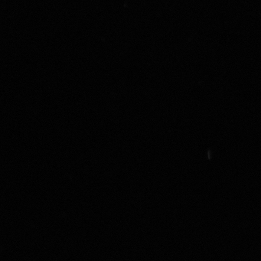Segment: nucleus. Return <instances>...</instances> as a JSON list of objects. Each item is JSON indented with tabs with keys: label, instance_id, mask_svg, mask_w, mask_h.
Segmentation results:
<instances>
[]
</instances>
